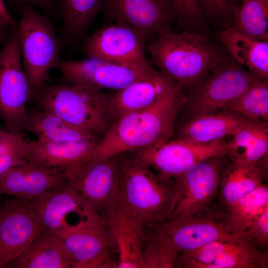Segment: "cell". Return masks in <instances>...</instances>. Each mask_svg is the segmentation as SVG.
Segmentation results:
<instances>
[{"instance_id": "cell-21", "label": "cell", "mask_w": 268, "mask_h": 268, "mask_svg": "<svg viewBox=\"0 0 268 268\" xmlns=\"http://www.w3.org/2000/svg\"><path fill=\"white\" fill-rule=\"evenodd\" d=\"M165 225L178 253L194 250L215 241H243L238 234L228 232L223 223L196 216L166 221Z\"/></svg>"}, {"instance_id": "cell-19", "label": "cell", "mask_w": 268, "mask_h": 268, "mask_svg": "<svg viewBox=\"0 0 268 268\" xmlns=\"http://www.w3.org/2000/svg\"><path fill=\"white\" fill-rule=\"evenodd\" d=\"M101 138L65 142L27 140V161L55 169L64 176L88 156Z\"/></svg>"}, {"instance_id": "cell-30", "label": "cell", "mask_w": 268, "mask_h": 268, "mask_svg": "<svg viewBox=\"0 0 268 268\" xmlns=\"http://www.w3.org/2000/svg\"><path fill=\"white\" fill-rule=\"evenodd\" d=\"M223 223L231 233L239 235L255 219L268 208V187L262 184L227 206Z\"/></svg>"}, {"instance_id": "cell-34", "label": "cell", "mask_w": 268, "mask_h": 268, "mask_svg": "<svg viewBox=\"0 0 268 268\" xmlns=\"http://www.w3.org/2000/svg\"><path fill=\"white\" fill-rule=\"evenodd\" d=\"M178 28L214 37L210 27L204 20L196 0H166Z\"/></svg>"}, {"instance_id": "cell-40", "label": "cell", "mask_w": 268, "mask_h": 268, "mask_svg": "<svg viewBox=\"0 0 268 268\" xmlns=\"http://www.w3.org/2000/svg\"><path fill=\"white\" fill-rule=\"evenodd\" d=\"M8 27L0 24V44L4 42L6 39V30Z\"/></svg>"}, {"instance_id": "cell-42", "label": "cell", "mask_w": 268, "mask_h": 268, "mask_svg": "<svg viewBox=\"0 0 268 268\" xmlns=\"http://www.w3.org/2000/svg\"></svg>"}, {"instance_id": "cell-39", "label": "cell", "mask_w": 268, "mask_h": 268, "mask_svg": "<svg viewBox=\"0 0 268 268\" xmlns=\"http://www.w3.org/2000/svg\"><path fill=\"white\" fill-rule=\"evenodd\" d=\"M5 0H4L5 1ZM15 4L22 5L23 6L27 5H36L41 7H48L53 3V0H7Z\"/></svg>"}, {"instance_id": "cell-20", "label": "cell", "mask_w": 268, "mask_h": 268, "mask_svg": "<svg viewBox=\"0 0 268 268\" xmlns=\"http://www.w3.org/2000/svg\"><path fill=\"white\" fill-rule=\"evenodd\" d=\"M106 222L117 247V268H142L146 238L144 224L120 206Z\"/></svg>"}, {"instance_id": "cell-29", "label": "cell", "mask_w": 268, "mask_h": 268, "mask_svg": "<svg viewBox=\"0 0 268 268\" xmlns=\"http://www.w3.org/2000/svg\"><path fill=\"white\" fill-rule=\"evenodd\" d=\"M62 32L69 43L80 40L108 0H60Z\"/></svg>"}, {"instance_id": "cell-14", "label": "cell", "mask_w": 268, "mask_h": 268, "mask_svg": "<svg viewBox=\"0 0 268 268\" xmlns=\"http://www.w3.org/2000/svg\"><path fill=\"white\" fill-rule=\"evenodd\" d=\"M59 239L70 257L72 268H117L116 244L106 221L102 219Z\"/></svg>"}, {"instance_id": "cell-10", "label": "cell", "mask_w": 268, "mask_h": 268, "mask_svg": "<svg viewBox=\"0 0 268 268\" xmlns=\"http://www.w3.org/2000/svg\"><path fill=\"white\" fill-rule=\"evenodd\" d=\"M65 177L66 184L105 221L119 207L120 182L116 156L80 164Z\"/></svg>"}, {"instance_id": "cell-16", "label": "cell", "mask_w": 268, "mask_h": 268, "mask_svg": "<svg viewBox=\"0 0 268 268\" xmlns=\"http://www.w3.org/2000/svg\"><path fill=\"white\" fill-rule=\"evenodd\" d=\"M42 232L20 199L6 201L0 211V268H4Z\"/></svg>"}, {"instance_id": "cell-8", "label": "cell", "mask_w": 268, "mask_h": 268, "mask_svg": "<svg viewBox=\"0 0 268 268\" xmlns=\"http://www.w3.org/2000/svg\"><path fill=\"white\" fill-rule=\"evenodd\" d=\"M20 200L36 218L42 232L58 238L102 219L66 183L33 199Z\"/></svg>"}, {"instance_id": "cell-7", "label": "cell", "mask_w": 268, "mask_h": 268, "mask_svg": "<svg viewBox=\"0 0 268 268\" xmlns=\"http://www.w3.org/2000/svg\"><path fill=\"white\" fill-rule=\"evenodd\" d=\"M12 29L0 49V119L7 130L25 138L27 103L33 93L23 69L17 28Z\"/></svg>"}, {"instance_id": "cell-33", "label": "cell", "mask_w": 268, "mask_h": 268, "mask_svg": "<svg viewBox=\"0 0 268 268\" xmlns=\"http://www.w3.org/2000/svg\"><path fill=\"white\" fill-rule=\"evenodd\" d=\"M235 10L232 25L237 30L268 40V0H242Z\"/></svg>"}, {"instance_id": "cell-12", "label": "cell", "mask_w": 268, "mask_h": 268, "mask_svg": "<svg viewBox=\"0 0 268 268\" xmlns=\"http://www.w3.org/2000/svg\"><path fill=\"white\" fill-rule=\"evenodd\" d=\"M151 169L168 178H175L194 164L214 157L228 155L225 138L194 143L177 138L133 151Z\"/></svg>"}, {"instance_id": "cell-32", "label": "cell", "mask_w": 268, "mask_h": 268, "mask_svg": "<svg viewBox=\"0 0 268 268\" xmlns=\"http://www.w3.org/2000/svg\"><path fill=\"white\" fill-rule=\"evenodd\" d=\"M268 78H257L223 109L235 111L248 120L268 122Z\"/></svg>"}, {"instance_id": "cell-18", "label": "cell", "mask_w": 268, "mask_h": 268, "mask_svg": "<svg viewBox=\"0 0 268 268\" xmlns=\"http://www.w3.org/2000/svg\"><path fill=\"white\" fill-rule=\"evenodd\" d=\"M178 83L157 71L153 75L137 80L116 91L110 99L113 122L127 114L146 108L173 90Z\"/></svg>"}, {"instance_id": "cell-31", "label": "cell", "mask_w": 268, "mask_h": 268, "mask_svg": "<svg viewBox=\"0 0 268 268\" xmlns=\"http://www.w3.org/2000/svg\"><path fill=\"white\" fill-rule=\"evenodd\" d=\"M142 268L177 267L178 252L166 230L165 222L146 228Z\"/></svg>"}, {"instance_id": "cell-26", "label": "cell", "mask_w": 268, "mask_h": 268, "mask_svg": "<svg viewBox=\"0 0 268 268\" xmlns=\"http://www.w3.org/2000/svg\"><path fill=\"white\" fill-rule=\"evenodd\" d=\"M231 136L229 158L268 167V122L248 120Z\"/></svg>"}, {"instance_id": "cell-36", "label": "cell", "mask_w": 268, "mask_h": 268, "mask_svg": "<svg viewBox=\"0 0 268 268\" xmlns=\"http://www.w3.org/2000/svg\"><path fill=\"white\" fill-rule=\"evenodd\" d=\"M26 143L22 136L0 128V176L10 167L27 162Z\"/></svg>"}, {"instance_id": "cell-5", "label": "cell", "mask_w": 268, "mask_h": 268, "mask_svg": "<svg viewBox=\"0 0 268 268\" xmlns=\"http://www.w3.org/2000/svg\"><path fill=\"white\" fill-rule=\"evenodd\" d=\"M17 32L23 69L35 96L60 60L63 42L49 19L30 5L23 6Z\"/></svg>"}, {"instance_id": "cell-27", "label": "cell", "mask_w": 268, "mask_h": 268, "mask_svg": "<svg viewBox=\"0 0 268 268\" xmlns=\"http://www.w3.org/2000/svg\"><path fill=\"white\" fill-rule=\"evenodd\" d=\"M267 167L243 160L231 159L223 168L219 187L227 206L263 184Z\"/></svg>"}, {"instance_id": "cell-13", "label": "cell", "mask_w": 268, "mask_h": 268, "mask_svg": "<svg viewBox=\"0 0 268 268\" xmlns=\"http://www.w3.org/2000/svg\"><path fill=\"white\" fill-rule=\"evenodd\" d=\"M56 67L64 83L100 91H117L157 71H145L92 57L77 61L60 59Z\"/></svg>"}, {"instance_id": "cell-3", "label": "cell", "mask_w": 268, "mask_h": 268, "mask_svg": "<svg viewBox=\"0 0 268 268\" xmlns=\"http://www.w3.org/2000/svg\"><path fill=\"white\" fill-rule=\"evenodd\" d=\"M120 195L119 206L146 228L165 222L174 190V178L165 177L140 159L133 151L116 156Z\"/></svg>"}, {"instance_id": "cell-2", "label": "cell", "mask_w": 268, "mask_h": 268, "mask_svg": "<svg viewBox=\"0 0 268 268\" xmlns=\"http://www.w3.org/2000/svg\"><path fill=\"white\" fill-rule=\"evenodd\" d=\"M212 37L187 30L167 32L146 46L153 64L187 92L200 82L225 52Z\"/></svg>"}, {"instance_id": "cell-11", "label": "cell", "mask_w": 268, "mask_h": 268, "mask_svg": "<svg viewBox=\"0 0 268 268\" xmlns=\"http://www.w3.org/2000/svg\"><path fill=\"white\" fill-rule=\"evenodd\" d=\"M146 40L138 31L116 22L87 37L84 42L83 50L89 57L152 72L155 69L145 54Z\"/></svg>"}, {"instance_id": "cell-23", "label": "cell", "mask_w": 268, "mask_h": 268, "mask_svg": "<svg viewBox=\"0 0 268 268\" xmlns=\"http://www.w3.org/2000/svg\"><path fill=\"white\" fill-rule=\"evenodd\" d=\"M181 254L214 264L219 268L268 267L267 252H262L243 241H215Z\"/></svg>"}, {"instance_id": "cell-4", "label": "cell", "mask_w": 268, "mask_h": 268, "mask_svg": "<svg viewBox=\"0 0 268 268\" xmlns=\"http://www.w3.org/2000/svg\"><path fill=\"white\" fill-rule=\"evenodd\" d=\"M112 94L64 83L43 86L35 97L41 109L102 137L113 122L109 110Z\"/></svg>"}, {"instance_id": "cell-1", "label": "cell", "mask_w": 268, "mask_h": 268, "mask_svg": "<svg viewBox=\"0 0 268 268\" xmlns=\"http://www.w3.org/2000/svg\"><path fill=\"white\" fill-rule=\"evenodd\" d=\"M185 95L177 84L149 107L114 121L83 162L115 157L170 139Z\"/></svg>"}, {"instance_id": "cell-6", "label": "cell", "mask_w": 268, "mask_h": 268, "mask_svg": "<svg viewBox=\"0 0 268 268\" xmlns=\"http://www.w3.org/2000/svg\"><path fill=\"white\" fill-rule=\"evenodd\" d=\"M258 77L225 51L207 75L186 92L181 111L187 118L223 109Z\"/></svg>"}, {"instance_id": "cell-28", "label": "cell", "mask_w": 268, "mask_h": 268, "mask_svg": "<svg viewBox=\"0 0 268 268\" xmlns=\"http://www.w3.org/2000/svg\"><path fill=\"white\" fill-rule=\"evenodd\" d=\"M25 131L37 139L53 142H65L101 138L88 131L76 128L55 114L41 109L28 111Z\"/></svg>"}, {"instance_id": "cell-25", "label": "cell", "mask_w": 268, "mask_h": 268, "mask_svg": "<svg viewBox=\"0 0 268 268\" xmlns=\"http://www.w3.org/2000/svg\"><path fill=\"white\" fill-rule=\"evenodd\" d=\"M5 268H72V263L62 241L42 232Z\"/></svg>"}, {"instance_id": "cell-37", "label": "cell", "mask_w": 268, "mask_h": 268, "mask_svg": "<svg viewBox=\"0 0 268 268\" xmlns=\"http://www.w3.org/2000/svg\"><path fill=\"white\" fill-rule=\"evenodd\" d=\"M243 242L261 251L268 243V208L239 235Z\"/></svg>"}, {"instance_id": "cell-22", "label": "cell", "mask_w": 268, "mask_h": 268, "mask_svg": "<svg viewBox=\"0 0 268 268\" xmlns=\"http://www.w3.org/2000/svg\"><path fill=\"white\" fill-rule=\"evenodd\" d=\"M247 120L226 109L192 116L180 125L177 138L194 143L213 141L232 135Z\"/></svg>"}, {"instance_id": "cell-35", "label": "cell", "mask_w": 268, "mask_h": 268, "mask_svg": "<svg viewBox=\"0 0 268 268\" xmlns=\"http://www.w3.org/2000/svg\"><path fill=\"white\" fill-rule=\"evenodd\" d=\"M206 23L219 30L232 26L237 5L236 0H196Z\"/></svg>"}, {"instance_id": "cell-24", "label": "cell", "mask_w": 268, "mask_h": 268, "mask_svg": "<svg viewBox=\"0 0 268 268\" xmlns=\"http://www.w3.org/2000/svg\"><path fill=\"white\" fill-rule=\"evenodd\" d=\"M215 37L227 52L252 74L268 78V40L244 34L232 26L219 30Z\"/></svg>"}, {"instance_id": "cell-9", "label": "cell", "mask_w": 268, "mask_h": 268, "mask_svg": "<svg viewBox=\"0 0 268 268\" xmlns=\"http://www.w3.org/2000/svg\"><path fill=\"white\" fill-rule=\"evenodd\" d=\"M229 157L226 155L206 159L174 178V190L166 221L196 216L209 204L217 191L221 173Z\"/></svg>"}, {"instance_id": "cell-41", "label": "cell", "mask_w": 268, "mask_h": 268, "mask_svg": "<svg viewBox=\"0 0 268 268\" xmlns=\"http://www.w3.org/2000/svg\"><path fill=\"white\" fill-rule=\"evenodd\" d=\"M2 205H0V210H1V207H2Z\"/></svg>"}, {"instance_id": "cell-38", "label": "cell", "mask_w": 268, "mask_h": 268, "mask_svg": "<svg viewBox=\"0 0 268 268\" xmlns=\"http://www.w3.org/2000/svg\"><path fill=\"white\" fill-rule=\"evenodd\" d=\"M0 24L7 27L16 26L13 17L9 12L4 0H0Z\"/></svg>"}, {"instance_id": "cell-17", "label": "cell", "mask_w": 268, "mask_h": 268, "mask_svg": "<svg viewBox=\"0 0 268 268\" xmlns=\"http://www.w3.org/2000/svg\"><path fill=\"white\" fill-rule=\"evenodd\" d=\"M65 184L66 178L60 171L27 161L10 167L0 176V197L6 195L29 200Z\"/></svg>"}, {"instance_id": "cell-15", "label": "cell", "mask_w": 268, "mask_h": 268, "mask_svg": "<svg viewBox=\"0 0 268 268\" xmlns=\"http://www.w3.org/2000/svg\"><path fill=\"white\" fill-rule=\"evenodd\" d=\"M106 13L151 40L170 31L175 18L166 0H108Z\"/></svg>"}]
</instances>
